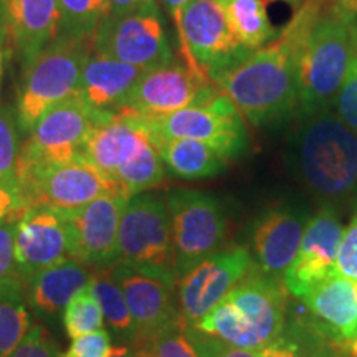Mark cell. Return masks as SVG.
I'll return each mask as SVG.
<instances>
[{"label": "cell", "instance_id": "obj_1", "mask_svg": "<svg viewBox=\"0 0 357 357\" xmlns=\"http://www.w3.org/2000/svg\"><path fill=\"white\" fill-rule=\"evenodd\" d=\"M328 7L329 0H305L276 38L213 79L250 124L273 126L298 118L303 45Z\"/></svg>", "mask_w": 357, "mask_h": 357}, {"label": "cell", "instance_id": "obj_2", "mask_svg": "<svg viewBox=\"0 0 357 357\" xmlns=\"http://www.w3.org/2000/svg\"><path fill=\"white\" fill-rule=\"evenodd\" d=\"M300 119L293 159L303 184L324 207L357 202V132L334 109Z\"/></svg>", "mask_w": 357, "mask_h": 357}, {"label": "cell", "instance_id": "obj_3", "mask_svg": "<svg viewBox=\"0 0 357 357\" xmlns=\"http://www.w3.org/2000/svg\"><path fill=\"white\" fill-rule=\"evenodd\" d=\"M287 288L278 278L250 273L195 329L235 349H265L283 333Z\"/></svg>", "mask_w": 357, "mask_h": 357}, {"label": "cell", "instance_id": "obj_4", "mask_svg": "<svg viewBox=\"0 0 357 357\" xmlns=\"http://www.w3.org/2000/svg\"><path fill=\"white\" fill-rule=\"evenodd\" d=\"M357 55V22L329 6L307 33L298 65V118L333 109Z\"/></svg>", "mask_w": 357, "mask_h": 357}, {"label": "cell", "instance_id": "obj_5", "mask_svg": "<svg viewBox=\"0 0 357 357\" xmlns=\"http://www.w3.org/2000/svg\"><path fill=\"white\" fill-rule=\"evenodd\" d=\"M91 53L93 37L60 33L25 66L15 108L20 132L29 134L45 111L77 93Z\"/></svg>", "mask_w": 357, "mask_h": 357}, {"label": "cell", "instance_id": "obj_6", "mask_svg": "<svg viewBox=\"0 0 357 357\" xmlns=\"http://www.w3.org/2000/svg\"><path fill=\"white\" fill-rule=\"evenodd\" d=\"M116 265L176 288L178 276L171 222L164 197L149 192L132 195L124 205L118 230Z\"/></svg>", "mask_w": 357, "mask_h": 357}, {"label": "cell", "instance_id": "obj_7", "mask_svg": "<svg viewBox=\"0 0 357 357\" xmlns=\"http://www.w3.org/2000/svg\"><path fill=\"white\" fill-rule=\"evenodd\" d=\"M15 177L26 207L48 205L68 212L105 195L129 197L116 178L106 176L83 155L60 164H17Z\"/></svg>", "mask_w": 357, "mask_h": 357}, {"label": "cell", "instance_id": "obj_8", "mask_svg": "<svg viewBox=\"0 0 357 357\" xmlns=\"http://www.w3.org/2000/svg\"><path fill=\"white\" fill-rule=\"evenodd\" d=\"M171 222L177 276L223 248L229 220L220 200L207 192L178 189L164 197Z\"/></svg>", "mask_w": 357, "mask_h": 357}, {"label": "cell", "instance_id": "obj_9", "mask_svg": "<svg viewBox=\"0 0 357 357\" xmlns=\"http://www.w3.org/2000/svg\"><path fill=\"white\" fill-rule=\"evenodd\" d=\"M93 50L144 71L166 66L174 60L158 2L119 15H106L93 33Z\"/></svg>", "mask_w": 357, "mask_h": 357}, {"label": "cell", "instance_id": "obj_10", "mask_svg": "<svg viewBox=\"0 0 357 357\" xmlns=\"http://www.w3.org/2000/svg\"><path fill=\"white\" fill-rule=\"evenodd\" d=\"M144 121L154 142L195 139L212 146L229 160L243 154L250 142L247 119L223 91L204 105L158 118H144Z\"/></svg>", "mask_w": 357, "mask_h": 357}, {"label": "cell", "instance_id": "obj_11", "mask_svg": "<svg viewBox=\"0 0 357 357\" xmlns=\"http://www.w3.org/2000/svg\"><path fill=\"white\" fill-rule=\"evenodd\" d=\"M111 116L89 108L75 93L45 111L35 123L17 164H60L79 158L95 129Z\"/></svg>", "mask_w": 357, "mask_h": 357}, {"label": "cell", "instance_id": "obj_12", "mask_svg": "<svg viewBox=\"0 0 357 357\" xmlns=\"http://www.w3.org/2000/svg\"><path fill=\"white\" fill-rule=\"evenodd\" d=\"M182 29L190 68L212 82L252 53L231 32L217 0H190L182 13Z\"/></svg>", "mask_w": 357, "mask_h": 357}, {"label": "cell", "instance_id": "obj_13", "mask_svg": "<svg viewBox=\"0 0 357 357\" xmlns=\"http://www.w3.org/2000/svg\"><path fill=\"white\" fill-rule=\"evenodd\" d=\"M252 270L250 252L235 245L218 250L178 278V311L185 323L197 326Z\"/></svg>", "mask_w": 357, "mask_h": 357}, {"label": "cell", "instance_id": "obj_14", "mask_svg": "<svg viewBox=\"0 0 357 357\" xmlns=\"http://www.w3.org/2000/svg\"><path fill=\"white\" fill-rule=\"evenodd\" d=\"M218 93H222V89L211 78L195 73L184 63L172 61L160 68L146 71L123 109L142 118H158L204 105Z\"/></svg>", "mask_w": 357, "mask_h": 357}, {"label": "cell", "instance_id": "obj_15", "mask_svg": "<svg viewBox=\"0 0 357 357\" xmlns=\"http://www.w3.org/2000/svg\"><path fill=\"white\" fill-rule=\"evenodd\" d=\"M344 227L331 207H324L306 222L296 257L283 273V284L293 296L303 298L316 284L336 273Z\"/></svg>", "mask_w": 357, "mask_h": 357}, {"label": "cell", "instance_id": "obj_16", "mask_svg": "<svg viewBox=\"0 0 357 357\" xmlns=\"http://www.w3.org/2000/svg\"><path fill=\"white\" fill-rule=\"evenodd\" d=\"M129 199L126 195H105L65 212L70 230V257L95 268L114 266L119 222Z\"/></svg>", "mask_w": 357, "mask_h": 357}, {"label": "cell", "instance_id": "obj_17", "mask_svg": "<svg viewBox=\"0 0 357 357\" xmlns=\"http://www.w3.org/2000/svg\"><path fill=\"white\" fill-rule=\"evenodd\" d=\"M70 257V230L65 211L30 205L17 223L15 263L22 280Z\"/></svg>", "mask_w": 357, "mask_h": 357}, {"label": "cell", "instance_id": "obj_18", "mask_svg": "<svg viewBox=\"0 0 357 357\" xmlns=\"http://www.w3.org/2000/svg\"><path fill=\"white\" fill-rule=\"evenodd\" d=\"M111 273L121 287L131 312L132 346L144 344L181 318V311L174 303L172 287L124 265L111 266Z\"/></svg>", "mask_w": 357, "mask_h": 357}, {"label": "cell", "instance_id": "obj_19", "mask_svg": "<svg viewBox=\"0 0 357 357\" xmlns=\"http://www.w3.org/2000/svg\"><path fill=\"white\" fill-rule=\"evenodd\" d=\"M0 20L24 68L60 35L56 0H0Z\"/></svg>", "mask_w": 357, "mask_h": 357}, {"label": "cell", "instance_id": "obj_20", "mask_svg": "<svg viewBox=\"0 0 357 357\" xmlns=\"http://www.w3.org/2000/svg\"><path fill=\"white\" fill-rule=\"evenodd\" d=\"M153 142L144 118L123 109L95 129L84 146L83 158L114 178L124 164L131 162Z\"/></svg>", "mask_w": 357, "mask_h": 357}, {"label": "cell", "instance_id": "obj_21", "mask_svg": "<svg viewBox=\"0 0 357 357\" xmlns=\"http://www.w3.org/2000/svg\"><path fill=\"white\" fill-rule=\"evenodd\" d=\"M144 73V70L93 50L83 66L77 95L98 113L114 114L126 106Z\"/></svg>", "mask_w": 357, "mask_h": 357}, {"label": "cell", "instance_id": "obj_22", "mask_svg": "<svg viewBox=\"0 0 357 357\" xmlns=\"http://www.w3.org/2000/svg\"><path fill=\"white\" fill-rule=\"evenodd\" d=\"M305 217L293 208L278 207L258 218L253 227V253L261 273L278 278L287 271L300 248Z\"/></svg>", "mask_w": 357, "mask_h": 357}, {"label": "cell", "instance_id": "obj_23", "mask_svg": "<svg viewBox=\"0 0 357 357\" xmlns=\"http://www.w3.org/2000/svg\"><path fill=\"white\" fill-rule=\"evenodd\" d=\"M301 300L334 334L347 342H357V281L333 273Z\"/></svg>", "mask_w": 357, "mask_h": 357}, {"label": "cell", "instance_id": "obj_24", "mask_svg": "<svg viewBox=\"0 0 357 357\" xmlns=\"http://www.w3.org/2000/svg\"><path fill=\"white\" fill-rule=\"evenodd\" d=\"M91 278L88 265L77 258H66L29 278V301L40 314L55 316L71 298L86 287Z\"/></svg>", "mask_w": 357, "mask_h": 357}, {"label": "cell", "instance_id": "obj_25", "mask_svg": "<svg viewBox=\"0 0 357 357\" xmlns=\"http://www.w3.org/2000/svg\"><path fill=\"white\" fill-rule=\"evenodd\" d=\"M154 144L167 171L185 181L218 176L229 162L212 146L195 139H160Z\"/></svg>", "mask_w": 357, "mask_h": 357}, {"label": "cell", "instance_id": "obj_26", "mask_svg": "<svg viewBox=\"0 0 357 357\" xmlns=\"http://www.w3.org/2000/svg\"><path fill=\"white\" fill-rule=\"evenodd\" d=\"M238 42L255 52L276 38L280 29L271 24L265 0H217Z\"/></svg>", "mask_w": 357, "mask_h": 357}, {"label": "cell", "instance_id": "obj_27", "mask_svg": "<svg viewBox=\"0 0 357 357\" xmlns=\"http://www.w3.org/2000/svg\"><path fill=\"white\" fill-rule=\"evenodd\" d=\"M24 280L12 278L0 283V357H8L30 331Z\"/></svg>", "mask_w": 357, "mask_h": 357}, {"label": "cell", "instance_id": "obj_28", "mask_svg": "<svg viewBox=\"0 0 357 357\" xmlns=\"http://www.w3.org/2000/svg\"><path fill=\"white\" fill-rule=\"evenodd\" d=\"M89 287L100 303L102 318L108 323L111 331L119 339L132 342L134 324L131 312H129L121 287L111 273V266L95 268L91 271V278H89Z\"/></svg>", "mask_w": 357, "mask_h": 357}, {"label": "cell", "instance_id": "obj_29", "mask_svg": "<svg viewBox=\"0 0 357 357\" xmlns=\"http://www.w3.org/2000/svg\"><path fill=\"white\" fill-rule=\"evenodd\" d=\"M166 171L167 169L164 166L162 159H160L158 147L153 142L137 158H134L131 162L124 164L116 172L114 178L124 187L129 197H132V195L142 194V192H147L162 184L164 178H166Z\"/></svg>", "mask_w": 357, "mask_h": 357}, {"label": "cell", "instance_id": "obj_30", "mask_svg": "<svg viewBox=\"0 0 357 357\" xmlns=\"http://www.w3.org/2000/svg\"><path fill=\"white\" fill-rule=\"evenodd\" d=\"M132 347L139 349L146 357H205L195 329L187 324L182 316L144 344Z\"/></svg>", "mask_w": 357, "mask_h": 357}, {"label": "cell", "instance_id": "obj_31", "mask_svg": "<svg viewBox=\"0 0 357 357\" xmlns=\"http://www.w3.org/2000/svg\"><path fill=\"white\" fill-rule=\"evenodd\" d=\"M60 10V33L93 37L108 12V0H56Z\"/></svg>", "mask_w": 357, "mask_h": 357}, {"label": "cell", "instance_id": "obj_32", "mask_svg": "<svg viewBox=\"0 0 357 357\" xmlns=\"http://www.w3.org/2000/svg\"><path fill=\"white\" fill-rule=\"evenodd\" d=\"M63 324L71 339L102 329V311L89 283L66 305Z\"/></svg>", "mask_w": 357, "mask_h": 357}, {"label": "cell", "instance_id": "obj_33", "mask_svg": "<svg viewBox=\"0 0 357 357\" xmlns=\"http://www.w3.org/2000/svg\"><path fill=\"white\" fill-rule=\"evenodd\" d=\"M20 147V129L15 109L8 105H0V178L15 177Z\"/></svg>", "mask_w": 357, "mask_h": 357}, {"label": "cell", "instance_id": "obj_34", "mask_svg": "<svg viewBox=\"0 0 357 357\" xmlns=\"http://www.w3.org/2000/svg\"><path fill=\"white\" fill-rule=\"evenodd\" d=\"M24 211L12 213L0 222V283L12 278H22L15 263V234L17 223Z\"/></svg>", "mask_w": 357, "mask_h": 357}, {"label": "cell", "instance_id": "obj_35", "mask_svg": "<svg viewBox=\"0 0 357 357\" xmlns=\"http://www.w3.org/2000/svg\"><path fill=\"white\" fill-rule=\"evenodd\" d=\"M8 357H63L55 341L42 326L33 324L15 351Z\"/></svg>", "mask_w": 357, "mask_h": 357}, {"label": "cell", "instance_id": "obj_36", "mask_svg": "<svg viewBox=\"0 0 357 357\" xmlns=\"http://www.w3.org/2000/svg\"><path fill=\"white\" fill-rule=\"evenodd\" d=\"M334 111L347 126L357 132V55L334 102Z\"/></svg>", "mask_w": 357, "mask_h": 357}, {"label": "cell", "instance_id": "obj_37", "mask_svg": "<svg viewBox=\"0 0 357 357\" xmlns=\"http://www.w3.org/2000/svg\"><path fill=\"white\" fill-rule=\"evenodd\" d=\"M113 351L111 336L106 329L71 339V344L63 357H108Z\"/></svg>", "mask_w": 357, "mask_h": 357}, {"label": "cell", "instance_id": "obj_38", "mask_svg": "<svg viewBox=\"0 0 357 357\" xmlns=\"http://www.w3.org/2000/svg\"><path fill=\"white\" fill-rule=\"evenodd\" d=\"M336 273L357 281V215L344 229L336 263Z\"/></svg>", "mask_w": 357, "mask_h": 357}, {"label": "cell", "instance_id": "obj_39", "mask_svg": "<svg viewBox=\"0 0 357 357\" xmlns=\"http://www.w3.org/2000/svg\"><path fill=\"white\" fill-rule=\"evenodd\" d=\"M24 208H26V202L17 177L0 178V222Z\"/></svg>", "mask_w": 357, "mask_h": 357}, {"label": "cell", "instance_id": "obj_40", "mask_svg": "<svg viewBox=\"0 0 357 357\" xmlns=\"http://www.w3.org/2000/svg\"><path fill=\"white\" fill-rule=\"evenodd\" d=\"M197 334V341L200 347H202L205 357H261L263 349H235V347L225 346L223 342L217 341V339L205 336L204 333H200L195 329Z\"/></svg>", "mask_w": 357, "mask_h": 357}, {"label": "cell", "instance_id": "obj_41", "mask_svg": "<svg viewBox=\"0 0 357 357\" xmlns=\"http://www.w3.org/2000/svg\"><path fill=\"white\" fill-rule=\"evenodd\" d=\"M189 2L190 0H160V6L166 8V12L169 13V17H171V20L174 24V29H176L178 52H181L182 58H184V65L190 68L189 53H187L185 42H184V29H182V13H184V8L187 7V3Z\"/></svg>", "mask_w": 357, "mask_h": 357}, {"label": "cell", "instance_id": "obj_42", "mask_svg": "<svg viewBox=\"0 0 357 357\" xmlns=\"http://www.w3.org/2000/svg\"><path fill=\"white\" fill-rule=\"evenodd\" d=\"M261 357H301L298 347L293 342L284 341V339H276L270 346L263 349Z\"/></svg>", "mask_w": 357, "mask_h": 357}, {"label": "cell", "instance_id": "obj_43", "mask_svg": "<svg viewBox=\"0 0 357 357\" xmlns=\"http://www.w3.org/2000/svg\"><path fill=\"white\" fill-rule=\"evenodd\" d=\"M151 2H155V0H108V12H106V15H119V13L134 10V8L147 6Z\"/></svg>", "mask_w": 357, "mask_h": 357}, {"label": "cell", "instance_id": "obj_44", "mask_svg": "<svg viewBox=\"0 0 357 357\" xmlns=\"http://www.w3.org/2000/svg\"><path fill=\"white\" fill-rule=\"evenodd\" d=\"M329 6L339 15L357 22V0H329Z\"/></svg>", "mask_w": 357, "mask_h": 357}, {"label": "cell", "instance_id": "obj_45", "mask_svg": "<svg viewBox=\"0 0 357 357\" xmlns=\"http://www.w3.org/2000/svg\"><path fill=\"white\" fill-rule=\"evenodd\" d=\"M8 52H10V47H8L6 30H3L2 20H0V89H2V82H3V73H6Z\"/></svg>", "mask_w": 357, "mask_h": 357}, {"label": "cell", "instance_id": "obj_46", "mask_svg": "<svg viewBox=\"0 0 357 357\" xmlns=\"http://www.w3.org/2000/svg\"><path fill=\"white\" fill-rule=\"evenodd\" d=\"M108 357H142V356L136 347L121 346V347H113V351H111V354Z\"/></svg>", "mask_w": 357, "mask_h": 357}, {"label": "cell", "instance_id": "obj_47", "mask_svg": "<svg viewBox=\"0 0 357 357\" xmlns=\"http://www.w3.org/2000/svg\"><path fill=\"white\" fill-rule=\"evenodd\" d=\"M268 2H281V3H287V6L293 7L294 10H296V8L300 7L301 3L305 2V0H268Z\"/></svg>", "mask_w": 357, "mask_h": 357}]
</instances>
